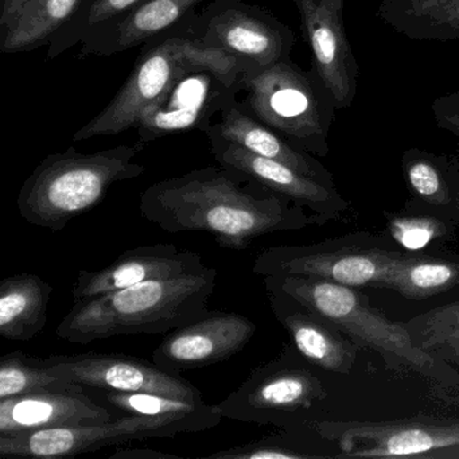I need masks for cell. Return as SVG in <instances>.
Listing matches in <instances>:
<instances>
[{
    "label": "cell",
    "mask_w": 459,
    "mask_h": 459,
    "mask_svg": "<svg viewBox=\"0 0 459 459\" xmlns=\"http://www.w3.org/2000/svg\"><path fill=\"white\" fill-rule=\"evenodd\" d=\"M139 211L165 232L208 233L233 251H246L262 236L318 225L303 206L220 165L155 182L141 195Z\"/></svg>",
    "instance_id": "1"
},
{
    "label": "cell",
    "mask_w": 459,
    "mask_h": 459,
    "mask_svg": "<svg viewBox=\"0 0 459 459\" xmlns=\"http://www.w3.org/2000/svg\"><path fill=\"white\" fill-rule=\"evenodd\" d=\"M216 268L158 279L77 300L57 327L61 340L87 343L119 335L166 334L208 313Z\"/></svg>",
    "instance_id": "2"
},
{
    "label": "cell",
    "mask_w": 459,
    "mask_h": 459,
    "mask_svg": "<svg viewBox=\"0 0 459 459\" xmlns=\"http://www.w3.org/2000/svg\"><path fill=\"white\" fill-rule=\"evenodd\" d=\"M267 291L291 298L311 313L327 319L361 349L376 351L394 372H413L437 389H459L453 365L418 348L403 322L386 318L359 289L310 276H264Z\"/></svg>",
    "instance_id": "3"
},
{
    "label": "cell",
    "mask_w": 459,
    "mask_h": 459,
    "mask_svg": "<svg viewBox=\"0 0 459 459\" xmlns=\"http://www.w3.org/2000/svg\"><path fill=\"white\" fill-rule=\"evenodd\" d=\"M144 144H122L96 152L74 147L48 155L18 193L20 216L29 224L61 232L72 220L92 211L117 182L138 178L146 168L135 162Z\"/></svg>",
    "instance_id": "4"
},
{
    "label": "cell",
    "mask_w": 459,
    "mask_h": 459,
    "mask_svg": "<svg viewBox=\"0 0 459 459\" xmlns=\"http://www.w3.org/2000/svg\"><path fill=\"white\" fill-rule=\"evenodd\" d=\"M184 22L142 45L127 82L100 114L76 131L74 142L119 135L135 128L144 109L165 95L182 74L213 69L243 80L244 74L254 69L219 50L201 47L189 36Z\"/></svg>",
    "instance_id": "5"
},
{
    "label": "cell",
    "mask_w": 459,
    "mask_h": 459,
    "mask_svg": "<svg viewBox=\"0 0 459 459\" xmlns=\"http://www.w3.org/2000/svg\"><path fill=\"white\" fill-rule=\"evenodd\" d=\"M241 101L260 122L310 154L329 155L330 127L338 111L332 95L313 69L305 71L291 58L243 77Z\"/></svg>",
    "instance_id": "6"
},
{
    "label": "cell",
    "mask_w": 459,
    "mask_h": 459,
    "mask_svg": "<svg viewBox=\"0 0 459 459\" xmlns=\"http://www.w3.org/2000/svg\"><path fill=\"white\" fill-rule=\"evenodd\" d=\"M316 369L294 346L260 365L216 404L222 418L297 431L316 420L314 412L329 397Z\"/></svg>",
    "instance_id": "7"
},
{
    "label": "cell",
    "mask_w": 459,
    "mask_h": 459,
    "mask_svg": "<svg viewBox=\"0 0 459 459\" xmlns=\"http://www.w3.org/2000/svg\"><path fill=\"white\" fill-rule=\"evenodd\" d=\"M405 252L388 232H354L319 243L270 247L257 255L252 273L263 278L310 276L354 289H380Z\"/></svg>",
    "instance_id": "8"
},
{
    "label": "cell",
    "mask_w": 459,
    "mask_h": 459,
    "mask_svg": "<svg viewBox=\"0 0 459 459\" xmlns=\"http://www.w3.org/2000/svg\"><path fill=\"white\" fill-rule=\"evenodd\" d=\"M189 36L206 49L219 50L254 69L289 60L295 34L273 13L244 0H212L185 20Z\"/></svg>",
    "instance_id": "9"
},
{
    "label": "cell",
    "mask_w": 459,
    "mask_h": 459,
    "mask_svg": "<svg viewBox=\"0 0 459 459\" xmlns=\"http://www.w3.org/2000/svg\"><path fill=\"white\" fill-rule=\"evenodd\" d=\"M319 437L351 458L459 459V419L392 421L313 420Z\"/></svg>",
    "instance_id": "10"
},
{
    "label": "cell",
    "mask_w": 459,
    "mask_h": 459,
    "mask_svg": "<svg viewBox=\"0 0 459 459\" xmlns=\"http://www.w3.org/2000/svg\"><path fill=\"white\" fill-rule=\"evenodd\" d=\"M205 431L201 424L165 416L130 415L104 423L41 429L14 437H0L2 458H65L92 453L107 446L133 440L170 439L178 434Z\"/></svg>",
    "instance_id": "11"
},
{
    "label": "cell",
    "mask_w": 459,
    "mask_h": 459,
    "mask_svg": "<svg viewBox=\"0 0 459 459\" xmlns=\"http://www.w3.org/2000/svg\"><path fill=\"white\" fill-rule=\"evenodd\" d=\"M33 361L58 380L93 391L147 392L192 402L204 400L203 392L195 384L138 357L87 351L71 356L53 354L45 359L33 357Z\"/></svg>",
    "instance_id": "12"
},
{
    "label": "cell",
    "mask_w": 459,
    "mask_h": 459,
    "mask_svg": "<svg viewBox=\"0 0 459 459\" xmlns=\"http://www.w3.org/2000/svg\"><path fill=\"white\" fill-rule=\"evenodd\" d=\"M243 92V80L213 69L182 74L136 123L143 144L166 136L200 130L206 133L213 117L221 114Z\"/></svg>",
    "instance_id": "13"
},
{
    "label": "cell",
    "mask_w": 459,
    "mask_h": 459,
    "mask_svg": "<svg viewBox=\"0 0 459 459\" xmlns=\"http://www.w3.org/2000/svg\"><path fill=\"white\" fill-rule=\"evenodd\" d=\"M205 134L212 155L220 166L303 206L316 217V224L338 220L351 208V203L342 197L337 187L327 186L284 163L254 154L212 131Z\"/></svg>",
    "instance_id": "14"
},
{
    "label": "cell",
    "mask_w": 459,
    "mask_h": 459,
    "mask_svg": "<svg viewBox=\"0 0 459 459\" xmlns=\"http://www.w3.org/2000/svg\"><path fill=\"white\" fill-rule=\"evenodd\" d=\"M300 29L311 52V69L324 82L337 109L351 106L359 64L343 25V0H294Z\"/></svg>",
    "instance_id": "15"
},
{
    "label": "cell",
    "mask_w": 459,
    "mask_h": 459,
    "mask_svg": "<svg viewBox=\"0 0 459 459\" xmlns=\"http://www.w3.org/2000/svg\"><path fill=\"white\" fill-rule=\"evenodd\" d=\"M256 330L248 316L208 311L197 321L169 333L152 353V361L176 375L211 367L240 353Z\"/></svg>",
    "instance_id": "16"
},
{
    "label": "cell",
    "mask_w": 459,
    "mask_h": 459,
    "mask_svg": "<svg viewBox=\"0 0 459 459\" xmlns=\"http://www.w3.org/2000/svg\"><path fill=\"white\" fill-rule=\"evenodd\" d=\"M115 419L77 384L64 383L0 400V437L60 427L87 426Z\"/></svg>",
    "instance_id": "17"
},
{
    "label": "cell",
    "mask_w": 459,
    "mask_h": 459,
    "mask_svg": "<svg viewBox=\"0 0 459 459\" xmlns=\"http://www.w3.org/2000/svg\"><path fill=\"white\" fill-rule=\"evenodd\" d=\"M206 270L197 252L179 251L174 244H149L126 251L106 267L80 270L74 284V299H87L158 279L200 273Z\"/></svg>",
    "instance_id": "18"
},
{
    "label": "cell",
    "mask_w": 459,
    "mask_h": 459,
    "mask_svg": "<svg viewBox=\"0 0 459 459\" xmlns=\"http://www.w3.org/2000/svg\"><path fill=\"white\" fill-rule=\"evenodd\" d=\"M206 0H142L122 14L99 23L85 33L80 60L111 57L134 49L184 22Z\"/></svg>",
    "instance_id": "19"
},
{
    "label": "cell",
    "mask_w": 459,
    "mask_h": 459,
    "mask_svg": "<svg viewBox=\"0 0 459 459\" xmlns=\"http://www.w3.org/2000/svg\"><path fill=\"white\" fill-rule=\"evenodd\" d=\"M276 321L289 333L294 348L321 370L349 375L361 346L334 324L311 313L291 298L267 291Z\"/></svg>",
    "instance_id": "20"
},
{
    "label": "cell",
    "mask_w": 459,
    "mask_h": 459,
    "mask_svg": "<svg viewBox=\"0 0 459 459\" xmlns=\"http://www.w3.org/2000/svg\"><path fill=\"white\" fill-rule=\"evenodd\" d=\"M410 197L403 211L432 214L459 227V158L412 147L402 155Z\"/></svg>",
    "instance_id": "21"
},
{
    "label": "cell",
    "mask_w": 459,
    "mask_h": 459,
    "mask_svg": "<svg viewBox=\"0 0 459 459\" xmlns=\"http://www.w3.org/2000/svg\"><path fill=\"white\" fill-rule=\"evenodd\" d=\"M208 131L233 142L254 154L284 163L299 173L335 187L332 173L313 154L295 146L289 139L249 114L241 101H232Z\"/></svg>",
    "instance_id": "22"
},
{
    "label": "cell",
    "mask_w": 459,
    "mask_h": 459,
    "mask_svg": "<svg viewBox=\"0 0 459 459\" xmlns=\"http://www.w3.org/2000/svg\"><path fill=\"white\" fill-rule=\"evenodd\" d=\"M53 286L36 273L10 275L0 281V335L28 342L44 332Z\"/></svg>",
    "instance_id": "23"
},
{
    "label": "cell",
    "mask_w": 459,
    "mask_h": 459,
    "mask_svg": "<svg viewBox=\"0 0 459 459\" xmlns=\"http://www.w3.org/2000/svg\"><path fill=\"white\" fill-rule=\"evenodd\" d=\"M380 289L415 300L459 291V255L448 249L407 251L392 265Z\"/></svg>",
    "instance_id": "24"
},
{
    "label": "cell",
    "mask_w": 459,
    "mask_h": 459,
    "mask_svg": "<svg viewBox=\"0 0 459 459\" xmlns=\"http://www.w3.org/2000/svg\"><path fill=\"white\" fill-rule=\"evenodd\" d=\"M376 17L415 41L459 39V0H381Z\"/></svg>",
    "instance_id": "25"
},
{
    "label": "cell",
    "mask_w": 459,
    "mask_h": 459,
    "mask_svg": "<svg viewBox=\"0 0 459 459\" xmlns=\"http://www.w3.org/2000/svg\"><path fill=\"white\" fill-rule=\"evenodd\" d=\"M82 4L84 0H30L17 20L0 31V52L15 55L49 45Z\"/></svg>",
    "instance_id": "26"
},
{
    "label": "cell",
    "mask_w": 459,
    "mask_h": 459,
    "mask_svg": "<svg viewBox=\"0 0 459 459\" xmlns=\"http://www.w3.org/2000/svg\"><path fill=\"white\" fill-rule=\"evenodd\" d=\"M96 394L107 404L130 415L182 419V420L201 424L204 429H214L222 420V415L216 405L208 404L205 400L192 402L181 397L147 394V392L128 394V392L96 391Z\"/></svg>",
    "instance_id": "27"
},
{
    "label": "cell",
    "mask_w": 459,
    "mask_h": 459,
    "mask_svg": "<svg viewBox=\"0 0 459 459\" xmlns=\"http://www.w3.org/2000/svg\"><path fill=\"white\" fill-rule=\"evenodd\" d=\"M386 232L405 251H440L456 238L458 225L432 214L384 212Z\"/></svg>",
    "instance_id": "28"
},
{
    "label": "cell",
    "mask_w": 459,
    "mask_h": 459,
    "mask_svg": "<svg viewBox=\"0 0 459 459\" xmlns=\"http://www.w3.org/2000/svg\"><path fill=\"white\" fill-rule=\"evenodd\" d=\"M142 0H93L92 4L76 13L71 22L66 23L49 44L47 61L60 57L66 50L82 44L85 33L93 26L106 22L126 10L138 4Z\"/></svg>",
    "instance_id": "29"
},
{
    "label": "cell",
    "mask_w": 459,
    "mask_h": 459,
    "mask_svg": "<svg viewBox=\"0 0 459 459\" xmlns=\"http://www.w3.org/2000/svg\"><path fill=\"white\" fill-rule=\"evenodd\" d=\"M61 383L64 381L34 364L33 357L26 356L22 351H12L0 359V400Z\"/></svg>",
    "instance_id": "30"
},
{
    "label": "cell",
    "mask_w": 459,
    "mask_h": 459,
    "mask_svg": "<svg viewBox=\"0 0 459 459\" xmlns=\"http://www.w3.org/2000/svg\"><path fill=\"white\" fill-rule=\"evenodd\" d=\"M418 348L429 351L432 346L459 338V300L437 306L403 322Z\"/></svg>",
    "instance_id": "31"
},
{
    "label": "cell",
    "mask_w": 459,
    "mask_h": 459,
    "mask_svg": "<svg viewBox=\"0 0 459 459\" xmlns=\"http://www.w3.org/2000/svg\"><path fill=\"white\" fill-rule=\"evenodd\" d=\"M324 454L311 453L291 439L281 435H273L263 439L252 440L235 447L222 448L204 456L206 459H313L326 458Z\"/></svg>",
    "instance_id": "32"
},
{
    "label": "cell",
    "mask_w": 459,
    "mask_h": 459,
    "mask_svg": "<svg viewBox=\"0 0 459 459\" xmlns=\"http://www.w3.org/2000/svg\"><path fill=\"white\" fill-rule=\"evenodd\" d=\"M431 109L437 127L459 139V91L435 99Z\"/></svg>",
    "instance_id": "33"
},
{
    "label": "cell",
    "mask_w": 459,
    "mask_h": 459,
    "mask_svg": "<svg viewBox=\"0 0 459 459\" xmlns=\"http://www.w3.org/2000/svg\"><path fill=\"white\" fill-rule=\"evenodd\" d=\"M166 459L181 458L176 454L163 453V451L154 450V448H117L115 453L109 455V459Z\"/></svg>",
    "instance_id": "34"
},
{
    "label": "cell",
    "mask_w": 459,
    "mask_h": 459,
    "mask_svg": "<svg viewBox=\"0 0 459 459\" xmlns=\"http://www.w3.org/2000/svg\"><path fill=\"white\" fill-rule=\"evenodd\" d=\"M30 0H0V31L6 30Z\"/></svg>",
    "instance_id": "35"
},
{
    "label": "cell",
    "mask_w": 459,
    "mask_h": 459,
    "mask_svg": "<svg viewBox=\"0 0 459 459\" xmlns=\"http://www.w3.org/2000/svg\"><path fill=\"white\" fill-rule=\"evenodd\" d=\"M429 351L447 364L459 368V338L437 343V345L432 346Z\"/></svg>",
    "instance_id": "36"
},
{
    "label": "cell",
    "mask_w": 459,
    "mask_h": 459,
    "mask_svg": "<svg viewBox=\"0 0 459 459\" xmlns=\"http://www.w3.org/2000/svg\"><path fill=\"white\" fill-rule=\"evenodd\" d=\"M439 396L445 397V399L450 400V402L456 403L459 404V389L455 391H446V389H437Z\"/></svg>",
    "instance_id": "37"
},
{
    "label": "cell",
    "mask_w": 459,
    "mask_h": 459,
    "mask_svg": "<svg viewBox=\"0 0 459 459\" xmlns=\"http://www.w3.org/2000/svg\"><path fill=\"white\" fill-rule=\"evenodd\" d=\"M93 0H84V4H82V6L80 7V10L82 9V7L88 6V4H92Z\"/></svg>",
    "instance_id": "38"
}]
</instances>
